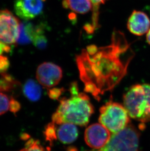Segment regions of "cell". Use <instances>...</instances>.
<instances>
[{"label":"cell","instance_id":"obj_1","mask_svg":"<svg viewBox=\"0 0 150 151\" xmlns=\"http://www.w3.org/2000/svg\"><path fill=\"white\" fill-rule=\"evenodd\" d=\"M134 55L124 34L117 30L112 33L109 45H91L82 50L76 60L85 91L99 98L113 89L126 74Z\"/></svg>","mask_w":150,"mask_h":151},{"label":"cell","instance_id":"obj_2","mask_svg":"<svg viewBox=\"0 0 150 151\" xmlns=\"http://www.w3.org/2000/svg\"><path fill=\"white\" fill-rule=\"evenodd\" d=\"M71 96L60 100V105L52 117L56 125L69 123L77 125H86L94 113V108L89 97L85 93H79L75 83L71 86Z\"/></svg>","mask_w":150,"mask_h":151},{"label":"cell","instance_id":"obj_3","mask_svg":"<svg viewBox=\"0 0 150 151\" xmlns=\"http://www.w3.org/2000/svg\"><path fill=\"white\" fill-rule=\"evenodd\" d=\"M123 103L130 117L144 123L150 121V96L143 84L131 87L124 96Z\"/></svg>","mask_w":150,"mask_h":151},{"label":"cell","instance_id":"obj_4","mask_svg":"<svg viewBox=\"0 0 150 151\" xmlns=\"http://www.w3.org/2000/svg\"><path fill=\"white\" fill-rule=\"evenodd\" d=\"M99 122L112 134L121 131L129 125L130 120L124 106L112 101L106 103L99 110Z\"/></svg>","mask_w":150,"mask_h":151},{"label":"cell","instance_id":"obj_5","mask_svg":"<svg viewBox=\"0 0 150 151\" xmlns=\"http://www.w3.org/2000/svg\"><path fill=\"white\" fill-rule=\"evenodd\" d=\"M140 133L130 125L121 131L112 134L109 142L96 151H139Z\"/></svg>","mask_w":150,"mask_h":151},{"label":"cell","instance_id":"obj_6","mask_svg":"<svg viewBox=\"0 0 150 151\" xmlns=\"http://www.w3.org/2000/svg\"><path fill=\"white\" fill-rule=\"evenodd\" d=\"M20 20L10 11L0 10V42L11 45L16 43L19 36Z\"/></svg>","mask_w":150,"mask_h":151},{"label":"cell","instance_id":"obj_7","mask_svg":"<svg viewBox=\"0 0 150 151\" xmlns=\"http://www.w3.org/2000/svg\"><path fill=\"white\" fill-rule=\"evenodd\" d=\"M62 77L61 67L51 62H44L39 66L36 71L38 81L43 87L50 88L59 83Z\"/></svg>","mask_w":150,"mask_h":151},{"label":"cell","instance_id":"obj_8","mask_svg":"<svg viewBox=\"0 0 150 151\" xmlns=\"http://www.w3.org/2000/svg\"><path fill=\"white\" fill-rule=\"evenodd\" d=\"M111 136V132L99 123L92 124L86 129L84 139L91 148L99 149L109 142Z\"/></svg>","mask_w":150,"mask_h":151},{"label":"cell","instance_id":"obj_9","mask_svg":"<svg viewBox=\"0 0 150 151\" xmlns=\"http://www.w3.org/2000/svg\"><path fill=\"white\" fill-rule=\"evenodd\" d=\"M42 0H15L14 10L20 18L29 21L39 16L43 12Z\"/></svg>","mask_w":150,"mask_h":151},{"label":"cell","instance_id":"obj_10","mask_svg":"<svg viewBox=\"0 0 150 151\" xmlns=\"http://www.w3.org/2000/svg\"><path fill=\"white\" fill-rule=\"evenodd\" d=\"M127 29L132 34L136 36L143 35L150 29V19L146 13L134 10L128 20Z\"/></svg>","mask_w":150,"mask_h":151},{"label":"cell","instance_id":"obj_11","mask_svg":"<svg viewBox=\"0 0 150 151\" xmlns=\"http://www.w3.org/2000/svg\"><path fill=\"white\" fill-rule=\"evenodd\" d=\"M57 130V137L61 142L70 144L76 139L78 136V130L75 124L64 123L59 125Z\"/></svg>","mask_w":150,"mask_h":151},{"label":"cell","instance_id":"obj_12","mask_svg":"<svg viewBox=\"0 0 150 151\" xmlns=\"http://www.w3.org/2000/svg\"><path fill=\"white\" fill-rule=\"evenodd\" d=\"M38 26L26 21L20 24V34L16 43L21 45H24L32 42L38 30Z\"/></svg>","mask_w":150,"mask_h":151},{"label":"cell","instance_id":"obj_13","mask_svg":"<svg viewBox=\"0 0 150 151\" xmlns=\"http://www.w3.org/2000/svg\"><path fill=\"white\" fill-rule=\"evenodd\" d=\"M62 4L64 9L81 14L88 13L93 8L90 0H63Z\"/></svg>","mask_w":150,"mask_h":151},{"label":"cell","instance_id":"obj_14","mask_svg":"<svg viewBox=\"0 0 150 151\" xmlns=\"http://www.w3.org/2000/svg\"><path fill=\"white\" fill-rule=\"evenodd\" d=\"M24 96L29 100L33 102L38 101L41 99V89L38 83L29 79L26 81L23 88Z\"/></svg>","mask_w":150,"mask_h":151},{"label":"cell","instance_id":"obj_15","mask_svg":"<svg viewBox=\"0 0 150 151\" xmlns=\"http://www.w3.org/2000/svg\"><path fill=\"white\" fill-rule=\"evenodd\" d=\"M0 78V92H7L11 91L15 85H17V82L13 77L7 73H1Z\"/></svg>","mask_w":150,"mask_h":151},{"label":"cell","instance_id":"obj_16","mask_svg":"<svg viewBox=\"0 0 150 151\" xmlns=\"http://www.w3.org/2000/svg\"><path fill=\"white\" fill-rule=\"evenodd\" d=\"M93 6L92 8V25L91 26L95 30L99 27V6L104 4L107 0H90Z\"/></svg>","mask_w":150,"mask_h":151},{"label":"cell","instance_id":"obj_17","mask_svg":"<svg viewBox=\"0 0 150 151\" xmlns=\"http://www.w3.org/2000/svg\"><path fill=\"white\" fill-rule=\"evenodd\" d=\"M39 26L37 33L33 40L32 43L39 50H44L47 47V40L44 34L43 27L41 25Z\"/></svg>","mask_w":150,"mask_h":151},{"label":"cell","instance_id":"obj_18","mask_svg":"<svg viewBox=\"0 0 150 151\" xmlns=\"http://www.w3.org/2000/svg\"><path fill=\"white\" fill-rule=\"evenodd\" d=\"M56 124L54 123H50L45 127L44 130V136L47 141L52 143L53 141L57 139V131H56Z\"/></svg>","mask_w":150,"mask_h":151},{"label":"cell","instance_id":"obj_19","mask_svg":"<svg viewBox=\"0 0 150 151\" xmlns=\"http://www.w3.org/2000/svg\"><path fill=\"white\" fill-rule=\"evenodd\" d=\"M20 151H46L41 145L40 141L33 139H29L25 145L24 148Z\"/></svg>","mask_w":150,"mask_h":151},{"label":"cell","instance_id":"obj_20","mask_svg":"<svg viewBox=\"0 0 150 151\" xmlns=\"http://www.w3.org/2000/svg\"><path fill=\"white\" fill-rule=\"evenodd\" d=\"M10 99L9 96L0 92V116L6 113L9 109Z\"/></svg>","mask_w":150,"mask_h":151},{"label":"cell","instance_id":"obj_21","mask_svg":"<svg viewBox=\"0 0 150 151\" xmlns=\"http://www.w3.org/2000/svg\"><path fill=\"white\" fill-rule=\"evenodd\" d=\"M10 62L9 59L6 56L0 55V73H6L9 69Z\"/></svg>","mask_w":150,"mask_h":151},{"label":"cell","instance_id":"obj_22","mask_svg":"<svg viewBox=\"0 0 150 151\" xmlns=\"http://www.w3.org/2000/svg\"><path fill=\"white\" fill-rule=\"evenodd\" d=\"M21 109V105L20 102L16 100L13 97H11L9 102V110L12 113L15 114Z\"/></svg>","mask_w":150,"mask_h":151},{"label":"cell","instance_id":"obj_23","mask_svg":"<svg viewBox=\"0 0 150 151\" xmlns=\"http://www.w3.org/2000/svg\"><path fill=\"white\" fill-rule=\"evenodd\" d=\"M62 90L60 88H53L50 89L48 91V96L53 99H57L60 97Z\"/></svg>","mask_w":150,"mask_h":151},{"label":"cell","instance_id":"obj_24","mask_svg":"<svg viewBox=\"0 0 150 151\" xmlns=\"http://www.w3.org/2000/svg\"><path fill=\"white\" fill-rule=\"evenodd\" d=\"M10 50L9 45L0 42V55H3L4 52L9 53Z\"/></svg>","mask_w":150,"mask_h":151},{"label":"cell","instance_id":"obj_25","mask_svg":"<svg viewBox=\"0 0 150 151\" xmlns=\"http://www.w3.org/2000/svg\"><path fill=\"white\" fill-rule=\"evenodd\" d=\"M21 138L23 140H29V135L26 133H24L21 135Z\"/></svg>","mask_w":150,"mask_h":151},{"label":"cell","instance_id":"obj_26","mask_svg":"<svg viewBox=\"0 0 150 151\" xmlns=\"http://www.w3.org/2000/svg\"><path fill=\"white\" fill-rule=\"evenodd\" d=\"M146 41L148 44L150 45V29L148 30V32L147 33V35H146Z\"/></svg>","mask_w":150,"mask_h":151},{"label":"cell","instance_id":"obj_27","mask_svg":"<svg viewBox=\"0 0 150 151\" xmlns=\"http://www.w3.org/2000/svg\"><path fill=\"white\" fill-rule=\"evenodd\" d=\"M42 1H45V0H42Z\"/></svg>","mask_w":150,"mask_h":151}]
</instances>
